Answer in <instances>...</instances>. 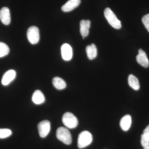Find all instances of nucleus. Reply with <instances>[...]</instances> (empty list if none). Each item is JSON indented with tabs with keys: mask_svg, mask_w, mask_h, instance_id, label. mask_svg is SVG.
I'll return each instance as SVG.
<instances>
[{
	"mask_svg": "<svg viewBox=\"0 0 149 149\" xmlns=\"http://www.w3.org/2000/svg\"><path fill=\"white\" fill-rule=\"evenodd\" d=\"M142 20L144 26L148 30V32H149V14L144 15L142 17Z\"/></svg>",
	"mask_w": 149,
	"mask_h": 149,
	"instance_id": "nucleus-21",
	"label": "nucleus"
},
{
	"mask_svg": "<svg viewBox=\"0 0 149 149\" xmlns=\"http://www.w3.org/2000/svg\"><path fill=\"white\" fill-rule=\"evenodd\" d=\"M39 135L42 138H45L50 131L51 124L48 120L41 121L38 125Z\"/></svg>",
	"mask_w": 149,
	"mask_h": 149,
	"instance_id": "nucleus-6",
	"label": "nucleus"
},
{
	"mask_svg": "<svg viewBox=\"0 0 149 149\" xmlns=\"http://www.w3.org/2000/svg\"><path fill=\"white\" fill-rule=\"evenodd\" d=\"M52 83L54 87L57 90H63L66 87V84L65 81L59 77H54L53 79Z\"/></svg>",
	"mask_w": 149,
	"mask_h": 149,
	"instance_id": "nucleus-17",
	"label": "nucleus"
},
{
	"mask_svg": "<svg viewBox=\"0 0 149 149\" xmlns=\"http://www.w3.org/2000/svg\"><path fill=\"white\" fill-rule=\"evenodd\" d=\"M132 119L129 115H126L121 118L120 120V128L123 131H126L129 130L131 126Z\"/></svg>",
	"mask_w": 149,
	"mask_h": 149,
	"instance_id": "nucleus-14",
	"label": "nucleus"
},
{
	"mask_svg": "<svg viewBox=\"0 0 149 149\" xmlns=\"http://www.w3.org/2000/svg\"><path fill=\"white\" fill-rule=\"evenodd\" d=\"M141 143L144 149H149V140L146 139L143 134L141 135Z\"/></svg>",
	"mask_w": 149,
	"mask_h": 149,
	"instance_id": "nucleus-20",
	"label": "nucleus"
},
{
	"mask_svg": "<svg viewBox=\"0 0 149 149\" xmlns=\"http://www.w3.org/2000/svg\"><path fill=\"white\" fill-rule=\"evenodd\" d=\"M57 138L63 143L69 145L72 143V139L69 130L65 127H61L56 130Z\"/></svg>",
	"mask_w": 149,
	"mask_h": 149,
	"instance_id": "nucleus-2",
	"label": "nucleus"
},
{
	"mask_svg": "<svg viewBox=\"0 0 149 149\" xmlns=\"http://www.w3.org/2000/svg\"><path fill=\"white\" fill-rule=\"evenodd\" d=\"M10 49L7 45L4 43L0 42V58L8 54Z\"/></svg>",
	"mask_w": 149,
	"mask_h": 149,
	"instance_id": "nucleus-18",
	"label": "nucleus"
},
{
	"mask_svg": "<svg viewBox=\"0 0 149 149\" xmlns=\"http://www.w3.org/2000/svg\"><path fill=\"white\" fill-rule=\"evenodd\" d=\"M143 133H149V125L147 126L143 131Z\"/></svg>",
	"mask_w": 149,
	"mask_h": 149,
	"instance_id": "nucleus-22",
	"label": "nucleus"
},
{
	"mask_svg": "<svg viewBox=\"0 0 149 149\" xmlns=\"http://www.w3.org/2000/svg\"><path fill=\"white\" fill-rule=\"evenodd\" d=\"M86 51L89 59L93 60L97 57V49L95 44H92L91 45L87 46Z\"/></svg>",
	"mask_w": 149,
	"mask_h": 149,
	"instance_id": "nucleus-15",
	"label": "nucleus"
},
{
	"mask_svg": "<svg viewBox=\"0 0 149 149\" xmlns=\"http://www.w3.org/2000/svg\"><path fill=\"white\" fill-rule=\"evenodd\" d=\"M12 134L10 129L0 128V139H6L10 137Z\"/></svg>",
	"mask_w": 149,
	"mask_h": 149,
	"instance_id": "nucleus-19",
	"label": "nucleus"
},
{
	"mask_svg": "<svg viewBox=\"0 0 149 149\" xmlns=\"http://www.w3.org/2000/svg\"><path fill=\"white\" fill-rule=\"evenodd\" d=\"M104 15L109 23L113 28L119 29L121 28V22L110 8H107L104 11Z\"/></svg>",
	"mask_w": 149,
	"mask_h": 149,
	"instance_id": "nucleus-1",
	"label": "nucleus"
},
{
	"mask_svg": "<svg viewBox=\"0 0 149 149\" xmlns=\"http://www.w3.org/2000/svg\"><path fill=\"white\" fill-rule=\"evenodd\" d=\"M62 121L65 126L70 129L76 128L78 125V120L77 118L70 112L65 113L63 114Z\"/></svg>",
	"mask_w": 149,
	"mask_h": 149,
	"instance_id": "nucleus-4",
	"label": "nucleus"
},
{
	"mask_svg": "<svg viewBox=\"0 0 149 149\" xmlns=\"http://www.w3.org/2000/svg\"><path fill=\"white\" fill-rule=\"evenodd\" d=\"M93 141V136L88 131H83L78 136L77 146L80 149H83L88 146Z\"/></svg>",
	"mask_w": 149,
	"mask_h": 149,
	"instance_id": "nucleus-3",
	"label": "nucleus"
},
{
	"mask_svg": "<svg viewBox=\"0 0 149 149\" xmlns=\"http://www.w3.org/2000/svg\"><path fill=\"white\" fill-rule=\"evenodd\" d=\"M61 55L62 58L65 61L70 60L72 57V49L71 46L68 44H64L61 47Z\"/></svg>",
	"mask_w": 149,
	"mask_h": 149,
	"instance_id": "nucleus-7",
	"label": "nucleus"
},
{
	"mask_svg": "<svg viewBox=\"0 0 149 149\" xmlns=\"http://www.w3.org/2000/svg\"><path fill=\"white\" fill-rule=\"evenodd\" d=\"M27 37L29 42L32 45L37 44L40 40V32L39 29L36 26H31L28 28Z\"/></svg>",
	"mask_w": 149,
	"mask_h": 149,
	"instance_id": "nucleus-5",
	"label": "nucleus"
},
{
	"mask_svg": "<svg viewBox=\"0 0 149 149\" xmlns=\"http://www.w3.org/2000/svg\"><path fill=\"white\" fill-rule=\"evenodd\" d=\"M32 101L36 104H41L45 101V98L41 91L37 90L35 91L32 95Z\"/></svg>",
	"mask_w": 149,
	"mask_h": 149,
	"instance_id": "nucleus-13",
	"label": "nucleus"
},
{
	"mask_svg": "<svg viewBox=\"0 0 149 149\" xmlns=\"http://www.w3.org/2000/svg\"><path fill=\"white\" fill-rule=\"evenodd\" d=\"M16 72L13 70H10L5 72L2 78L1 83L4 86L8 85L16 77Z\"/></svg>",
	"mask_w": 149,
	"mask_h": 149,
	"instance_id": "nucleus-9",
	"label": "nucleus"
},
{
	"mask_svg": "<svg viewBox=\"0 0 149 149\" xmlns=\"http://www.w3.org/2000/svg\"><path fill=\"white\" fill-rule=\"evenodd\" d=\"M128 85L135 91H138L140 88L139 80L136 76L131 74L128 77Z\"/></svg>",
	"mask_w": 149,
	"mask_h": 149,
	"instance_id": "nucleus-16",
	"label": "nucleus"
},
{
	"mask_svg": "<svg viewBox=\"0 0 149 149\" xmlns=\"http://www.w3.org/2000/svg\"><path fill=\"white\" fill-rule=\"evenodd\" d=\"M0 19L3 24L5 25H8L10 23V12L7 7H4L0 10Z\"/></svg>",
	"mask_w": 149,
	"mask_h": 149,
	"instance_id": "nucleus-10",
	"label": "nucleus"
},
{
	"mask_svg": "<svg viewBox=\"0 0 149 149\" xmlns=\"http://www.w3.org/2000/svg\"><path fill=\"white\" fill-rule=\"evenodd\" d=\"M81 0H69L62 6V10L64 12L71 11L80 5Z\"/></svg>",
	"mask_w": 149,
	"mask_h": 149,
	"instance_id": "nucleus-11",
	"label": "nucleus"
},
{
	"mask_svg": "<svg viewBox=\"0 0 149 149\" xmlns=\"http://www.w3.org/2000/svg\"><path fill=\"white\" fill-rule=\"evenodd\" d=\"M136 61L139 64L144 68L148 67L149 61L146 52L141 49L139 50V54L136 56Z\"/></svg>",
	"mask_w": 149,
	"mask_h": 149,
	"instance_id": "nucleus-8",
	"label": "nucleus"
},
{
	"mask_svg": "<svg viewBox=\"0 0 149 149\" xmlns=\"http://www.w3.org/2000/svg\"><path fill=\"white\" fill-rule=\"evenodd\" d=\"M91 21L89 20L82 19L80 22V32L83 37L88 36L89 29L91 27Z\"/></svg>",
	"mask_w": 149,
	"mask_h": 149,
	"instance_id": "nucleus-12",
	"label": "nucleus"
}]
</instances>
